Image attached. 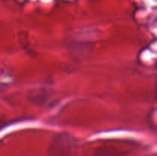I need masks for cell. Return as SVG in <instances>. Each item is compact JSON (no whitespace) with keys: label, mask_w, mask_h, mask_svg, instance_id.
I'll return each mask as SVG.
<instances>
[{"label":"cell","mask_w":157,"mask_h":156,"mask_svg":"<svg viewBox=\"0 0 157 156\" xmlns=\"http://www.w3.org/2000/svg\"><path fill=\"white\" fill-rule=\"evenodd\" d=\"M73 152V145L70 139L60 136L52 146L51 156H71Z\"/></svg>","instance_id":"1"},{"label":"cell","mask_w":157,"mask_h":156,"mask_svg":"<svg viewBox=\"0 0 157 156\" xmlns=\"http://www.w3.org/2000/svg\"><path fill=\"white\" fill-rule=\"evenodd\" d=\"M96 156H119V155L114 154V153L112 152V151H104V150H102V151H101L100 153H98Z\"/></svg>","instance_id":"2"}]
</instances>
